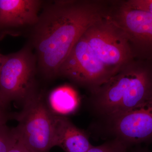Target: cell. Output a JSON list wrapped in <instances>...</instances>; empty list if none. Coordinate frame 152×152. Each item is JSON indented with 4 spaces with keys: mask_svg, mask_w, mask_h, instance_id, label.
I'll return each mask as SVG.
<instances>
[{
    "mask_svg": "<svg viewBox=\"0 0 152 152\" xmlns=\"http://www.w3.org/2000/svg\"><path fill=\"white\" fill-rule=\"evenodd\" d=\"M109 0L44 1L37 25L28 36L38 73L47 79L59 76L75 44L93 24L106 18Z\"/></svg>",
    "mask_w": 152,
    "mask_h": 152,
    "instance_id": "cell-1",
    "label": "cell"
},
{
    "mask_svg": "<svg viewBox=\"0 0 152 152\" xmlns=\"http://www.w3.org/2000/svg\"><path fill=\"white\" fill-rule=\"evenodd\" d=\"M91 94L93 110L104 119L143 105L152 99V61L132 60Z\"/></svg>",
    "mask_w": 152,
    "mask_h": 152,
    "instance_id": "cell-2",
    "label": "cell"
},
{
    "mask_svg": "<svg viewBox=\"0 0 152 152\" xmlns=\"http://www.w3.org/2000/svg\"><path fill=\"white\" fill-rule=\"evenodd\" d=\"M55 117L39 91L25 101L20 112L11 115L18 122V139L31 152H50L55 147Z\"/></svg>",
    "mask_w": 152,
    "mask_h": 152,
    "instance_id": "cell-3",
    "label": "cell"
},
{
    "mask_svg": "<svg viewBox=\"0 0 152 152\" xmlns=\"http://www.w3.org/2000/svg\"><path fill=\"white\" fill-rule=\"evenodd\" d=\"M34 53L26 44L15 53L4 55L0 70V103L7 109L12 102L23 104L39 90Z\"/></svg>",
    "mask_w": 152,
    "mask_h": 152,
    "instance_id": "cell-4",
    "label": "cell"
},
{
    "mask_svg": "<svg viewBox=\"0 0 152 152\" xmlns=\"http://www.w3.org/2000/svg\"><path fill=\"white\" fill-rule=\"evenodd\" d=\"M106 18L125 33L134 59L152 61V14L131 7L125 0H110Z\"/></svg>",
    "mask_w": 152,
    "mask_h": 152,
    "instance_id": "cell-5",
    "label": "cell"
},
{
    "mask_svg": "<svg viewBox=\"0 0 152 152\" xmlns=\"http://www.w3.org/2000/svg\"><path fill=\"white\" fill-rule=\"evenodd\" d=\"M117 73L99 59L82 35L61 66L59 76L86 88L91 94Z\"/></svg>",
    "mask_w": 152,
    "mask_h": 152,
    "instance_id": "cell-6",
    "label": "cell"
},
{
    "mask_svg": "<svg viewBox=\"0 0 152 152\" xmlns=\"http://www.w3.org/2000/svg\"><path fill=\"white\" fill-rule=\"evenodd\" d=\"M83 36L99 59L116 73L134 59L126 34L107 18L95 22Z\"/></svg>",
    "mask_w": 152,
    "mask_h": 152,
    "instance_id": "cell-7",
    "label": "cell"
},
{
    "mask_svg": "<svg viewBox=\"0 0 152 152\" xmlns=\"http://www.w3.org/2000/svg\"><path fill=\"white\" fill-rule=\"evenodd\" d=\"M104 120L113 138L130 148L152 142V99L138 107Z\"/></svg>",
    "mask_w": 152,
    "mask_h": 152,
    "instance_id": "cell-8",
    "label": "cell"
},
{
    "mask_svg": "<svg viewBox=\"0 0 152 152\" xmlns=\"http://www.w3.org/2000/svg\"><path fill=\"white\" fill-rule=\"evenodd\" d=\"M44 1L0 0V41L28 37L39 20Z\"/></svg>",
    "mask_w": 152,
    "mask_h": 152,
    "instance_id": "cell-9",
    "label": "cell"
},
{
    "mask_svg": "<svg viewBox=\"0 0 152 152\" xmlns=\"http://www.w3.org/2000/svg\"><path fill=\"white\" fill-rule=\"evenodd\" d=\"M54 145L66 152H87L93 146L84 131L77 127L67 117L56 115Z\"/></svg>",
    "mask_w": 152,
    "mask_h": 152,
    "instance_id": "cell-10",
    "label": "cell"
},
{
    "mask_svg": "<svg viewBox=\"0 0 152 152\" xmlns=\"http://www.w3.org/2000/svg\"><path fill=\"white\" fill-rule=\"evenodd\" d=\"M47 104L55 115L65 116L77 110L80 99L74 89L69 86L56 88L49 94Z\"/></svg>",
    "mask_w": 152,
    "mask_h": 152,
    "instance_id": "cell-11",
    "label": "cell"
},
{
    "mask_svg": "<svg viewBox=\"0 0 152 152\" xmlns=\"http://www.w3.org/2000/svg\"><path fill=\"white\" fill-rule=\"evenodd\" d=\"M129 148L121 141L112 138L99 145H93L87 152H129Z\"/></svg>",
    "mask_w": 152,
    "mask_h": 152,
    "instance_id": "cell-12",
    "label": "cell"
},
{
    "mask_svg": "<svg viewBox=\"0 0 152 152\" xmlns=\"http://www.w3.org/2000/svg\"><path fill=\"white\" fill-rule=\"evenodd\" d=\"M18 138L15 128L7 124L0 126V152H8L16 142Z\"/></svg>",
    "mask_w": 152,
    "mask_h": 152,
    "instance_id": "cell-13",
    "label": "cell"
},
{
    "mask_svg": "<svg viewBox=\"0 0 152 152\" xmlns=\"http://www.w3.org/2000/svg\"><path fill=\"white\" fill-rule=\"evenodd\" d=\"M131 7L152 14V0H125Z\"/></svg>",
    "mask_w": 152,
    "mask_h": 152,
    "instance_id": "cell-14",
    "label": "cell"
},
{
    "mask_svg": "<svg viewBox=\"0 0 152 152\" xmlns=\"http://www.w3.org/2000/svg\"><path fill=\"white\" fill-rule=\"evenodd\" d=\"M11 114L0 103V126L6 125L9 120L12 119Z\"/></svg>",
    "mask_w": 152,
    "mask_h": 152,
    "instance_id": "cell-15",
    "label": "cell"
},
{
    "mask_svg": "<svg viewBox=\"0 0 152 152\" xmlns=\"http://www.w3.org/2000/svg\"><path fill=\"white\" fill-rule=\"evenodd\" d=\"M18 138V137H17ZM8 152H31L18 139L16 142Z\"/></svg>",
    "mask_w": 152,
    "mask_h": 152,
    "instance_id": "cell-16",
    "label": "cell"
},
{
    "mask_svg": "<svg viewBox=\"0 0 152 152\" xmlns=\"http://www.w3.org/2000/svg\"><path fill=\"white\" fill-rule=\"evenodd\" d=\"M131 152H150L146 149L144 148L141 147H137L135 148Z\"/></svg>",
    "mask_w": 152,
    "mask_h": 152,
    "instance_id": "cell-17",
    "label": "cell"
},
{
    "mask_svg": "<svg viewBox=\"0 0 152 152\" xmlns=\"http://www.w3.org/2000/svg\"><path fill=\"white\" fill-rule=\"evenodd\" d=\"M4 57V55L1 54L0 53V70H1V66L2 64Z\"/></svg>",
    "mask_w": 152,
    "mask_h": 152,
    "instance_id": "cell-18",
    "label": "cell"
}]
</instances>
